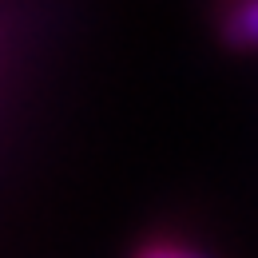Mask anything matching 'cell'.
Here are the masks:
<instances>
[{
    "instance_id": "obj_2",
    "label": "cell",
    "mask_w": 258,
    "mask_h": 258,
    "mask_svg": "<svg viewBox=\"0 0 258 258\" xmlns=\"http://www.w3.org/2000/svg\"><path fill=\"white\" fill-rule=\"evenodd\" d=\"M135 258H211V254L191 250V246H143Z\"/></svg>"
},
{
    "instance_id": "obj_1",
    "label": "cell",
    "mask_w": 258,
    "mask_h": 258,
    "mask_svg": "<svg viewBox=\"0 0 258 258\" xmlns=\"http://www.w3.org/2000/svg\"><path fill=\"white\" fill-rule=\"evenodd\" d=\"M223 44L238 48V52H250L258 48V4H242V8H230L219 24Z\"/></svg>"
}]
</instances>
